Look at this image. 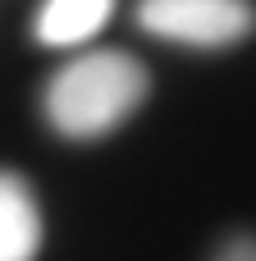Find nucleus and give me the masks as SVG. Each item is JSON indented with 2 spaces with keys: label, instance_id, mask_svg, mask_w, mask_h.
<instances>
[{
  "label": "nucleus",
  "instance_id": "nucleus-2",
  "mask_svg": "<svg viewBox=\"0 0 256 261\" xmlns=\"http://www.w3.org/2000/svg\"><path fill=\"white\" fill-rule=\"evenodd\" d=\"M252 9L247 0H137V28L174 41V46H192V50H220L234 46L252 32Z\"/></svg>",
  "mask_w": 256,
  "mask_h": 261
},
{
  "label": "nucleus",
  "instance_id": "nucleus-3",
  "mask_svg": "<svg viewBox=\"0 0 256 261\" xmlns=\"http://www.w3.org/2000/svg\"><path fill=\"white\" fill-rule=\"evenodd\" d=\"M41 252V206L23 174L0 170V261H37Z\"/></svg>",
  "mask_w": 256,
  "mask_h": 261
},
{
  "label": "nucleus",
  "instance_id": "nucleus-1",
  "mask_svg": "<svg viewBox=\"0 0 256 261\" xmlns=\"http://www.w3.org/2000/svg\"><path fill=\"white\" fill-rule=\"evenodd\" d=\"M147 69L124 55V50H87L78 60H69L41 96L46 124L60 138L73 142H92L115 133L142 101H147Z\"/></svg>",
  "mask_w": 256,
  "mask_h": 261
},
{
  "label": "nucleus",
  "instance_id": "nucleus-4",
  "mask_svg": "<svg viewBox=\"0 0 256 261\" xmlns=\"http://www.w3.org/2000/svg\"><path fill=\"white\" fill-rule=\"evenodd\" d=\"M115 14V0H41L37 9V41L41 46H55V50H73V46H87Z\"/></svg>",
  "mask_w": 256,
  "mask_h": 261
},
{
  "label": "nucleus",
  "instance_id": "nucleus-5",
  "mask_svg": "<svg viewBox=\"0 0 256 261\" xmlns=\"http://www.w3.org/2000/svg\"><path fill=\"white\" fill-rule=\"evenodd\" d=\"M215 261H256V234H234L215 252Z\"/></svg>",
  "mask_w": 256,
  "mask_h": 261
}]
</instances>
